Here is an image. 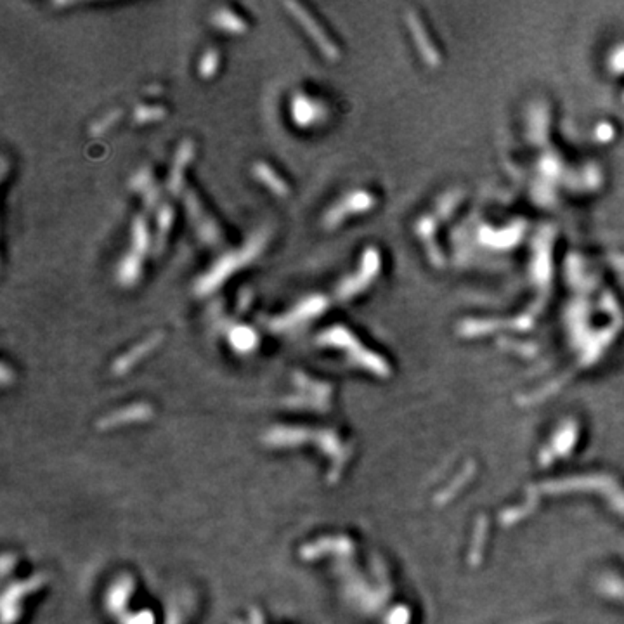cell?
Segmentation results:
<instances>
[{
    "instance_id": "cell-1",
    "label": "cell",
    "mask_w": 624,
    "mask_h": 624,
    "mask_svg": "<svg viewBox=\"0 0 624 624\" xmlns=\"http://www.w3.org/2000/svg\"><path fill=\"white\" fill-rule=\"evenodd\" d=\"M269 242V231L268 229H261V231L255 233L247 243L243 244L238 250H233L229 254L222 255L210 269L196 281L195 291L198 297H205V295L214 293L219 286L226 283L235 272H238L240 269L247 268L248 264L255 261L258 255L262 254V250L265 248V244Z\"/></svg>"
},
{
    "instance_id": "cell-2",
    "label": "cell",
    "mask_w": 624,
    "mask_h": 624,
    "mask_svg": "<svg viewBox=\"0 0 624 624\" xmlns=\"http://www.w3.org/2000/svg\"><path fill=\"white\" fill-rule=\"evenodd\" d=\"M328 309V298L324 295H311L298 302L293 309L284 312L283 316H277L271 321V328L275 331H288L293 328L302 326L309 321L316 319Z\"/></svg>"
},
{
    "instance_id": "cell-3",
    "label": "cell",
    "mask_w": 624,
    "mask_h": 624,
    "mask_svg": "<svg viewBox=\"0 0 624 624\" xmlns=\"http://www.w3.org/2000/svg\"><path fill=\"white\" fill-rule=\"evenodd\" d=\"M284 7H286L288 13L297 20V23L300 25L302 30L311 36V40L316 43L317 49L323 53V56L326 57L328 61H338V57H340V50H338L337 43L326 35V32L323 30V27H321L316 20H314L312 14L297 2H286L284 4Z\"/></svg>"
},
{
    "instance_id": "cell-4",
    "label": "cell",
    "mask_w": 624,
    "mask_h": 624,
    "mask_svg": "<svg viewBox=\"0 0 624 624\" xmlns=\"http://www.w3.org/2000/svg\"><path fill=\"white\" fill-rule=\"evenodd\" d=\"M184 205L186 212H188V217L191 221L193 229L198 235V238L202 240L205 244H219L222 240V231L217 226L215 219L205 210L203 203L200 202L198 195H196L193 189H188L184 195Z\"/></svg>"
},
{
    "instance_id": "cell-5",
    "label": "cell",
    "mask_w": 624,
    "mask_h": 624,
    "mask_svg": "<svg viewBox=\"0 0 624 624\" xmlns=\"http://www.w3.org/2000/svg\"><path fill=\"white\" fill-rule=\"evenodd\" d=\"M290 116L298 129H312L328 118V108L304 92H295L290 101Z\"/></svg>"
},
{
    "instance_id": "cell-6",
    "label": "cell",
    "mask_w": 624,
    "mask_h": 624,
    "mask_svg": "<svg viewBox=\"0 0 624 624\" xmlns=\"http://www.w3.org/2000/svg\"><path fill=\"white\" fill-rule=\"evenodd\" d=\"M371 207H373V198H371L370 193L352 191L324 214L323 226L326 229H330V231L331 229H337L347 217L370 210Z\"/></svg>"
},
{
    "instance_id": "cell-7",
    "label": "cell",
    "mask_w": 624,
    "mask_h": 624,
    "mask_svg": "<svg viewBox=\"0 0 624 624\" xmlns=\"http://www.w3.org/2000/svg\"><path fill=\"white\" fill-rule=\"evenodd\" d=\"M378 268H380V261H378V254L370 248V250L364 251L363 257V265H361L359 272H356L354 276L347 277L338 286L337 295L340 300H347V298H352L354 295L359 293L361 290L368 286L371 283L375 276H377Z\"/></svg>"
},
{
    "instance_id": "cell-8",
    "label": "cell",
    "mask_w": 624,
    "mask_h": 624,
    "mask_svg": "<svg viewBox=\"0 0 624 624\" xmlns=\"http://www.w3.org/2000/svg\"><path fill=\"white\" fill-rule=\"evenodd\" d=\"M193 158H195V144H193V141L186 139L179 144L172 169H170L169 179H167V188H169V193L172 196H179L184 189V174L189 163L193 162Z\"/></svg>"
},
{
    "instance_id": "cell-9",
    "label": "cell",
    "mask_w": 624,
    "mask_h": 624,
    "mask_svg": "<svg viewBox=\"0 0 624 624\" xmlns=\"http://www.w3.org/2000/svg\"><path fill=\"white\" fill-rule=\"evenodd\" d=\"M130 189L141 196L146 210H153V208L158 205L160 189L158 186H156L155 175L151 174V170H149L148 167L137 170V172L132 175V179H130Z\"/></svg>"
},
{
    "instance_id": "cell-10",
    "label": "cell",
    "mask_w": 624,
    "mask_h": 624,
    "mask_svg": "<svg viewBox=\"0 0 624 624\" xmlns=\"http://www.w3.org/2000/svg\"><path fill=\"white\" fill-rule=\"evenodd\" d=\"M251 174H254L255 181L258 184L269 189L277 198H288L290 196V186H288V182L269 163L255 162L254 167H251Z\"/></svg>"
},
{
    "instance_id": "cell-11",
    "label": "cell",
    "mask_w": 624,
    "mask_h": 624,
    "mask_svg": "<svg viewBox=\"0 0 624 624\" xmlns=\"http://www.w3.org/2000/svg\"><path fill=\"white\" fill-rule=\"evenodd\" d=\"M142 261L144 257L132 250H129L120 258V264L116 268V279L123 288H130L139 283L142 276Z\"/></svg>"
},
{
    "instance_id": "cell-12",
    "label": "cell",
    "mask_w": 624,
    "mask_h": 624,
    "mask_svg": "<svg viewBox=\"0 0 624 624\" xmlns=\"http://www.w3.org/2000/svg\"><path fill=\"white\" fill-rule=\"evenodd\" d=\"M212 25L217 28L219 32H224L228 35H243L247 34L248 25L247 21L240 16L238 13L231 9H217L212 16Z\"/></svg>"
},
{
    "instance_id": "cell-13",
    "label": "cell",
    "mask_w": 624,
    "mask_h": 624,
    "mask_svg": "<svg viewBox=\"0 0 624 624\" xmlns=\"http://www.w3.org/2000/svg\"><path fill=\"white\" fill-rule=\"evenodd\" d=\"M153 244H155V242H153L151 233H149L148 222H146L144 217L137 215L132 222V231H130V250L146 257L153 250Z\"/></svg>"
},
{
    "instance_id": "cell-14",
    "label": "cell",
    "mask_w": 624,
    "mask_h": 624,
    "mask_svg": "<svg viewBox=\"0 0 624 624\" xmlns=\"http://www.w3.org/2000/svg\"><path fill=\"white\" fill-rule=\"evenodd\" d=\"M175 212L170 205H162L156 215V236H155V248L156 251H162L165 247L167 238H169V233L174 226Z\"/></svg>"
},
{
    "instance_id": "cell-15",
    "label": "cell",
    "mask_w": 624,
    "mask_h": 624,
    "mask_svg": "<svg viewBox=\"0 0 624 624\" xmlns=\"http://www.w3.org/2000/svg\"><path fill=\"white\" fill-rule=\"evenodd\" d=\"M229 342L236 350L248 352V350H254L257 347L258 335L255 333V330L244 326V324H236L229 330Z\"/></svg>"
},
{
    "instance_id": "cell-16",
    "label": "cell",
    "mask_w": 624,
    "mask_h": 624,
    "mask_svg": "<svg viewBox=\"0 0 624 624\" xmlns=\"http://www.w3.org/2000/svg\"><path fill=\"white\" fill-rule=\"evenodd\" d=\"M167 116V109L163 106L141 104L134 109V123L136 125H148V123L162 122Z\"/></svg>"
},
{
    "instance_id": "cell-17",
    "label": "cell",
    "mask_w": 624,
    "mask_h": 624,
    "mask_svg": "<svg viewBox=\"0 0 624 624\" xmlns=\"http://www.w3.org/2000/svg\"><path fill=\"white\" fill-rule=\"evenodd\" d=\"M219 67H221V54L215 49H208L203 53L202 60L198 63V75L203 80H210L217 75Z\"/></svg>"
},
{
    "instance_id": "cell-18",
    "label": "cell",
    "mask_w": 624,
    "mask_h": 624,
    "mask_svg": "<svg viewBox=\"0 0 624 624\" xmlns=\"http://www.w3.org/2000/svg\"><path fill=\"white\" fill-rule=\"evenodd\" d=\"M120 118H122V111H120V109H113V111L106 113L103 118L96 120V122L90 125V136L94 137L104 136L106 132H109V130L116 125V122H118Z\"/></svg>"
}]
</instances>
